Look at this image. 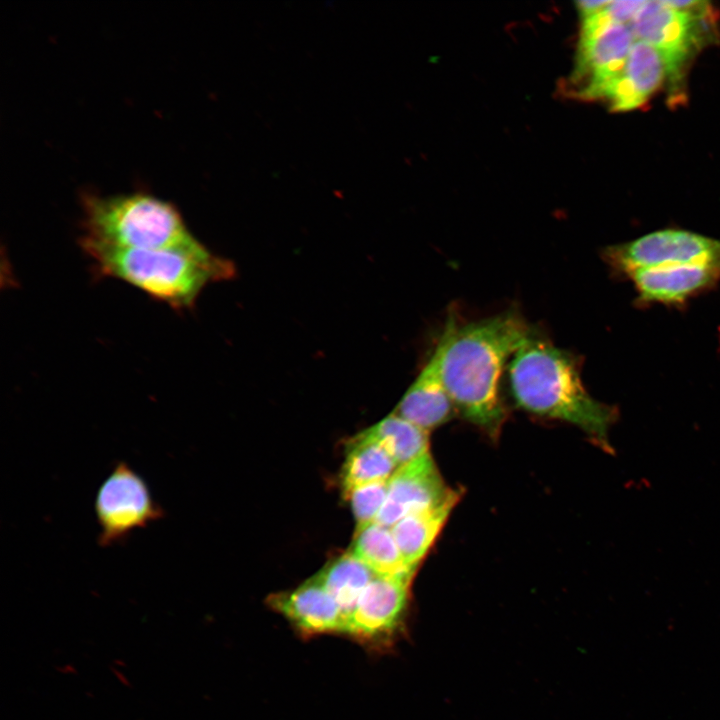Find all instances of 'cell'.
Listing matches in <instances>:
<instances>
[{"label":"cell","instance_id":"1","mask_svg":"<svg viewBox=\"0 0 720 720\" xmlns=\"http://www.w3.org/2000/svg\"><path fill=\"white\" fill-rule=\"evenodd\" d=\"M442 332V377L455 409L496 435L506 416L499 396L502 371L534 330L508 311L464 325L450 315Z\"/></svg>","mask_w":720,"mask_h":720},{"label":"cell","instance_id":"2","mask_svg":"<svg viewBox=\"0 0 720 720\" xmlns=\"http://www.w3.org/2000/svg\"><path fill=\"white\" fill-rule=\"evenodd\" d=\"M509 381L515 402L542 417L573 424L607 448L615 409L586 391L576 358L535 331L514 353Z\"/></svg>","mask_w":720,"mask_h":720},{"label":"cell","instance_id":"3","mask_svg":"<svg viewBox=\"0 0 720 720\" xmlns=\"http://www.w3.org/2000/svg\"><path fill=\"white\" fill-rule=\"evenodd\" d=\"M99 277L124 281L177 311L194 306L202 290L235 275L234 264L199 240L160 249H119L80 243Z\"/></svg>","mask_w":720,"mask_h":720},{"label":"cell","instance_id":"4","mask_svg":"<svg viewBox=\"0 0 720 720\" xmlns=\"http://www.w3.org/2000/svg\"><path fill=\"white\" fill-rule=\"evenodd\" d=\"M82 234L79 243L119 249L181 247L198 239L174 204L151 193L81 197Z\"/></svg>","mask_w":720,"mask_h":720},{"label":"cell","instance_id":"5","mask_svg":"<svg viewBox=\"0 0 720 720\" xmlns=\"http://www.w3.org/2000/svg\"><path fill=\"white\" fill-rule=\"evenodd\" d=\"M715 14L709 2L695 0L688 11L667 0L645 1L630 24L635 40L646 42L664 56L671 84L678 86L690 58L712 39Z\"/></svg>","mask_w":720,"mask_h":720},{"label":"cell","instance_id":"6","mask_svg":"<svg viewBox=\"0 0 720 720\" xmlns=\"http://www.w3.org/2000/svg\"><path fill=\"white\" fill-rule=\"evenodd\" d=\"M95 514L98 543L107 547L162 519L164 510L154 500L145 479L129 464L120 461L97 490Z\"/></svg>","mask_w":720,"mask_h":720},{"label":"cell","instance_id":"7","mask_svg":"<svg viewBox=\"0 0 720 720\" xmlns=\"http://www.w3.org/2000/svg\"><path fill=\"white\" fill-rule=\"evenodd\" d=\"M635 37L630 25L609 19L604 9L582 18L572 82L578 84V95L601 98L607 86L623 69Z\"/></svg>","mask_w":720,"mask_h":720},{"label":"cell","instance_id":"8","mask_svg":"<svg viewBox=\"0 0 720 720\" xmlns=\"http://www.w3.org/2000/svg\"><path fill=\"white\" fill-rule=\"evenodd\" d=\"M608 263L625 275L669 265L720 261V240L686 230L665 229L606 249Z\"/></svg>","mask_w":720,"mask_h":720},{"label":"cell","instance_id":"9","mask_svg":"<svg viewBox=\"0 0 720 720\" xmlns=\"http://www.w3.org/2000/svg\"><path fill=\"white\" fill-rule=\"evenodd\" d=\"M411 582L376 575L349 615L344 633L364 642L391 643L405 625Z\"/></svg>","mask_w":720,"mask_h":720},{"label":"cell","instance_id":"10","mask_svg":"<svg viewBox=\"0 0 720 720\" xmlns=\"http://www.w3.org/2000/svg\"><path fill=\"white\" fill-rule=\"evenodd\" d=\"M454 491L445 484L428 451L390 477L386 500L374 522L391 528L409 514L441 504Z\"/></svg>","mask_w":720,"mask_h":720},{"label":"cell","instance_id":"11","mask_svg":"<svg viewBox=\"0 0 720 720\" xmlns=\"http://www.w3.org/2000/svg\"><path fill=\"white\" fill-rule=\"evenodd\" d=\"M669 78L662 53L652 45L635 40L621 72L611 81L601 98L617 112L634 110L645 104Z\"/></svg>","mask_w":720,"mask_h":720},{"label":"cell","instance_id":"12","mask_svg":"<svg viewBox=\"0 0 720 720\" xmlns=\"http://www.w3.org/2000/svg\"><path fill=\"white\" fill-rule=\"evenodd\" d=\"M444 346L445 336L442 332L433 353L394 411L427 431L447 422L454 410L442 377Z\"/></svg>","mask_w":720,"mask_h":720},{"label":"cell","instance_id":"13","mask_svg":"<svg viewBox=\"0 0 720 720\" xmlns=\"http://www.w3.org/2000/svg\"><path fill=\"white\" fill-rule=\"evenodd\" d=\"M628 277L641 301L676 304L717 282L720 279V261L640 269Z\"/></svg>","mask_w":720,"mask_h":720},{"label":"cell","instance_id":"14","mask_svg":"<svg viewBox=\"0 0 720 720\" xmlns=\"http://www.w3.org/2000/svg\"><path fill=\"white\" fill-rule=\"evenodd\" d=\"M268 603L304 634L344 633V616L316 575L292 591L271 595Z\"/></svg>","mask_w":720,"mask_h":720},{"label":"cell","instance_id":"15","mask_svg":"<svg viewBox=\"0 0 720 720\" xmlns=\"http://www.w3.org/2000/svg\"><path fill=\"white\" fill-rule=\"evenodd\" d=\"M459 497L460 494L455 490L441 504L409 514L390 528L408 565L417 569L420 561L435 542Z\"/></svg>","mask_w":720,"mask_h":720},{"label":"cell","instance_id":"16","mask_svg":"<svg viewBox=\"0 0 720 720\" xmlns=\"http://www.w3.org/2000/svg\"><path fill=\"white\" fill-rule=\"evenodd\" d=\"M349 552L377 576L412 581L417 570L404 560L391 529L375 522L357 526Z\"/></svg>","mask_w":720,"mask_h":720},{"label":"cell","instance_id":"17","mask_svg":"<svg viewBox=\"0 0 720 720\" xmlns=\"http://www.w3.org/2000/svg\"><path fill=\"white\" fill-rule=\"evenodd\" d=\"M398 469L385 449L365 430L350 441L341 472L344 493L373 482L387 481Z\"/></svg>","mask_w":720,"mask_h":720},{"label":"cell","instance_id":"18","mask_svg":"<svg viewBox=\"0 0 720 720\" xmlns=\"http://www.w3.org/2000/svg\"><path fill=\"white\" fill-rule=\"evenodd\" d=\"M316 576L336 601L346 625L361 594L376 575L348 551L330 561Z\"/></svg>","mask_w":720,"mask_h":720},{"label":"cell","instance_id":"19","mask_svg":"<svg viewBox=\"0 0 720 720\" xmlns=\"http://www.w3.org/2000/svg\"><path fill=\"white\" fill-rule=\"evenodd\" d=\"M365 431L385 449L398 468L429 451V431L394 412Z\"/></svg>","mask_w":720,"mask_h":720},{"label":"cell","instance_id":"20","mask_svg":"<svg viewBox=\"0 0 720 720\" xmlns=\"http://www.w3.org/2000/svg\"><path fill=\"white\" fill-rule=\"evenodd\" d=\"M388 493V480L353 488L345 493L357 526L374 522Z\"/></svg>","mask_w":720,"mask_h":720},{"label":"cell","instance_id":"21","mask_svg":"<svg viewBox=\"0 0 720 720\" xmlns=\"http://www.w3.org/2000/svg\"><path fill=\"white\" fill-rule=\"evenodd\" d=\"M645 1H611L604 8V13L612 21L630 25L643 7Z\"/></svg>","mask_w":720,"mask_h":720},{"label":"cell","instance_id":"22","mask_svg":"<svg viewBox=\"0 0 720 720\" xmlns=\"http://www.w3.org/2000/svg\"><path fill=\"white\" fill-rule=\"evenodd\" d=\"M610 0H583L576 2V7L582 18L592 16L602 11Z\"/></svg>","mask_w":720,"mask_h":720}]
</instances>
